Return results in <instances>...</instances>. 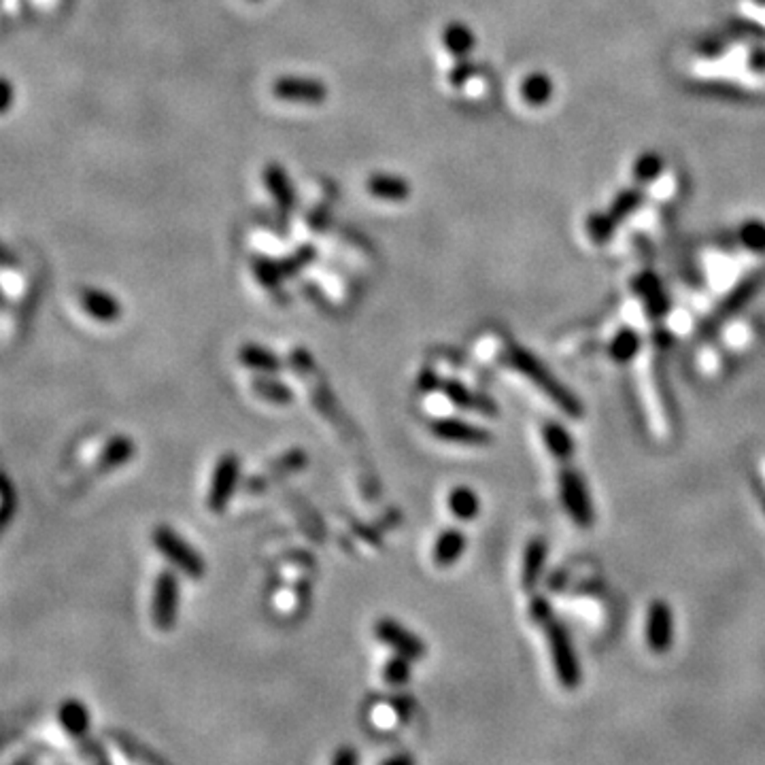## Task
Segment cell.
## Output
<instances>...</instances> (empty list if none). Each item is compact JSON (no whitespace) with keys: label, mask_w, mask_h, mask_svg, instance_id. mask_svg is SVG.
I'll return each mask as SVG.
<instances>
[{"label":"cell","mask_w":765,"mask_h":765,"mask_svg":"<svg viewBox=\"0 0 765 765\" xmlns=\"http://www.w3.org/2000/svg\"><path fill=\"white\" fill-rule=\"evenodd\" d=\"M546 640H549V651H551V662L553 670H555L557 682L564 689H578L581 687V663H578V657L574 652V646H572V638L568 630H565L564 623L551 619L549 623L544 625Z\"/></svg>","instance_id":"3"},{"label":"cell","mask_w":765,"mask_h":765,"mask_svg":"<svg viewBox=\"0 0 765 765\" xmlns=\"http://www.w3.org/2000/svg\"><path fill=\"white\" fill-rule=\"evenodd\" d=\"M81 309L88 313L92 319L101 323H113L122 315V304L113 294L98 288H85L79 294Z\"/></svg>","instance_id":"12"},{"label":"cell","mask_w":765,"mask_h":765,"mask_svg":"<svg viewBox=\"0 0 765 765\" xmlns=\"http://www.w3.org/2000/svg\"><path fill=\"white\" fill-rule=\"evenodd\" d=\"M644 638L646 646L655 655H665L672 649L674 642V614L668 602L655 600L646 611V623H644Z\"/></svg>","instance_id":"10"},{"label":"cell","mask_w":765,"mask_h":765,"mask_svg":"<svg viewBox=\"0 0 765 765\" xmlns=\"http://www.w3.org/2000/svg\"><path fill=\"white\" fill-rule=\"evenodd\" d=\"M152 543L155 551H158L177 572H181V574L198 581V578H202L204 572H207V564H204L201 553H198L181 534L172 530L171 525L155 527L152 532Z\"/></svg>","instance_id":"2"},{"label":"cell","mask_w":765,"mask_h":765,"mask_svg":"<svg viewBox=\"0 0 765 765\" xmlns=\"http://www.w3.org/2000/svg\"><path fill=\"white\" fill-rule=\"evenodd\" d=\"M262 179H264L266 190H269V194L275 198L279 209H281V211L294 209V202H296L294 188H291L288 172H285V168L281 164H277V162H270V164H266Z\"/></svg>","instance_id":"17"},{"label":"cell","mask_w":765,"mask_h":765,"mask_svg":"<svg viewBox=\"0 0 765 765\" xmlns=\"http://www.w3.org/2000/svg\"><path fill=\"white\" fill-rule=\"evenodd\" d=\"M413 659L400 655V652H394V657L387 659V663H385L383 668V681L387 682V685H404V682H408L410 674H413Z\"/></svg>","instance_id":"25"},{"label":"cell","mask_w":765,"mask_h":765,"mask_svg":"<svg viewBox=\"0 0 765 765\" xmlns=\"http://www.w3.org/2000/svg\"><path fill=\"white\" fill-rule=\"evenodd\" d=\"M527 614H530V619L534 621V623H538L543 627L553 619L551 604L544 598H534L530 602V611H527Z\"/></svg>","instance_id":"28"},{"label":"cell","mask_w":765,"mask_h":765,"mask_svg":"<svg viewBox=\"0 0 765 765\" xmlns=\"http://www.w3.org/2000/svg\"><path fill=\"white\" fill-rule=\"evenodd\" d=\"M755 487H757V497L761 500L763 508H765V487H763V485H755Z\"/></svg>","instance_id":"34"},{"label":"cell","mask_w":765,"mask_h":765,"mask_svg":"<svg viewBox=\"0 0 765 765\" xmlns=\"http://www.w3.org/2000/svg\"><path fill=\"white\" fill-rule=\"evenodd\" d=\"M413 759L410 757H397V759H387V763H410Z\"/></svg>","instance_id":"35"},{"label":"cell","mask_w":765,"mask_h":765,"mask_svg":"<svg viewBox=\"0 0 765 765\" xmlns=\"http://www.w3.org/2000/svg\"><path fill=\"white\" fill-rule=\"evenodd\" d=\"M430 432L438 440H445V443L453 445H464V446H489L494 443V436H491L489 430H485L481 426H475V423L457 419V417H438L430 423Z\"/></svg>","instance_id":"8"},{"label":"cell","mask_w":765,"mask_h":765,"mask_svg":"<svg viewBox=\"0 0 765 765\" xmlns=\"http://www.w3.org/2000/svg\"><path fill=\"white\" fill-rule=\"evenodd\" d=\"M440 391H443V396L446 397V400H449L451 404H456V407L459 408L476 410V413H481L485 417L497 415V404L491 400L489 396L476 394V391L468 389L462 381H456V378H446V381H443Z\"/></svg>","instance_id":"11"},{"label":"cell","mask_w":765,"mask_h":765,"mask_svg":"<svg viewBox=\"0 0 765 765\" xmlns=\"http://www.w3.org/2000/svg\"><path fill=\"white\" fill-rule=\"evenodd\" d=\"M640 351V336L633 332V329H623L613 338V343L608 345V356H611L617 364H627L632 362L633 358L638 356Z\"/></svg>","instance_id":"23"},{"label":"cell","mask_w":765,"mask_h":765,"mask_svg":"<svg viewBox=\"0 0 765 765\" xmlns=\"http://www.w3.org/2000/svg\"><path fill=\"white\" fill-rule=\"evenodd\" d=\"M443 43L453 55H466L475 45V36L464 24H449L443 33Z\"/></svg>","instance_id":"24"},{"label":"cell","mask_w":765,"mask_h":765,"mask_svg":"<svg viewBox=\"0 0 765 765\" xmlns=\"http://www.w3.org/2000/svg\"><path fill=\"white\" fill-rule=\"evenodd\" d=\"M134 440L130 436H123V434H117V436H111L107 443H104L101 456H98V468L104 472L122 468V466H126L130 459L134 457Z\"/></svg>","instance_id":"19"},{"label":"cell","mask_w":765,"mask_h":765,"mask_svg":"<svg viewBox=\"0 0 765 765\" xmlns=\"http://www.w3.org/2000/svg\"><path fill=\"white\" fill-rule=\"evenodd\" d=\"M559 500H562L565 513L576 525H593L595 510L581 472L574 468H564L559 472Z\"/></svg>","instance_id":"5"},{"label":"cell","mask_w":765,"mask_h":765,"mask_svg":"<svg viewBox=\"0 0 765 765\" xmlns=\"http://www.w3.org/2000/svg\"><path fill=\"white\" fill-rule=\"evenodd\" d=\"M251 389L258 397H262V400L270 404H279V407L294 402V389H291L288 383L279 381V378H275L272 375L255 377L251 381Z\"/></svg>","instance_id":"21"},{"label":"cell","mask_w":765,"mask_h":765,"mask_svg":"<svg viewBox=\"0 0 765 765\" xmlns=\"http://www.w3.org/2000/svg\"><path fill=\"white\" fill-rule=\"evenodd\" d=\"M366 191L378 201L400 202L410 196V183L400 175H387V172H375L366 179Z\"/></svg>","instance_id":"16"},{"label":"cell","mask_w":765,"mask_h":765,"mask_svg":"<svg viewBox=\"0 0 765 765\" xmlns=\"http://www.w3.org/2000/svg\"><path fill=\"white\" fill-rule=\"evenodd\" d=\"M466 546H468V538H466L462 530L449 527V530L440 532L432 549L434 564H436L438 568H451V565H456L459 559H462Z\"/></svg>","instance_id":"14"},{"label":"cell","mask_w":765,"mask_h":765,"mask_svg":"<svg viewBox=\"0 0 765 765\" xmlns=\"http://www.w3.org/2000/svg\"><path fill=\"white\" fill-rule=\"evenodd\" d=\"M239 362L249 370L260 372V375H277L283 368L281 356L258 343L242 345L239 349Z\"/></svg>","instance_id":"15"},{"label":"cell","mask_w":765,"mask_h":765,"mask_svg":"<svg viewBox=\"0 0 765 765\" xmlns=\"http://www.w3.org/2000/svg\"><path fill=\"white\" fill-rule=\"evenodd\" d=\"M375 636L378 642L389 646L394 652H400V655L413 659V662L426 657V652H427L426 642H423L417 633H413L408 627H404L400 621H396L391 617H383L377 621Z\"/></svg>","instance_id":"9"},{"label":"cell","mask_w":765,"mask_h":765,"mask_svg":"<svg viewBox=\"0 0 765 765\" xmlns=\"http://www.w3.org/2000/svg\"><path fill=\"white\" fill-rule=\"evenodd\" d=\"M546 557H549V546L544 538H532L525 544L524 559H521V587L525 591H534L543 578Z\"/></svg>","instance_id":"13"},{"label":"cell","mask_w":765,"mask_h":765,"mask_svg":"<svg viewBox=\"0 0 765 765\" xmlns=\"http://www.w3.org/2000/svg\"><path fill=\"white\" fill-rule=\"evenodd\" d=\"M446 506H449L451 515L459 521H472L478 517L481 513V497L468 485H457L449 491V497H446Z\"/></svg>","instance_id":"20"},{"label":"cell","mask_w":765,"mask_h":765,"mask_svg":"<svg viewBox=\"0 0 765 765\" xmlns=\"http://www.w3.org/2000/svg\"><path fill=\"white\" fill-rule=\"evenodd\" d=\"M253 275L258 277V281L264 285V288H270V289H277L279 285H281L285 272H283V266L279 262H272V260H266V258H260L253 262Z\"/></svg>","instance_id":"26"},{"label":"cell","mask_w":765,"mask_h":765,"mask_svg":"<svg viewBox=\"0 0 765 765\" xmlns=\"http://www.w3.org/2000/svg\"><path fill=\"white\" fill-rule=\"evenodd\" d=\"M506 362L513 366L515 370L521 372L532 385H536V387L543 391L564 415H568L570 419H581L584 415L583 402L572 394L570 387H565L562 381H557V378L553 377V372L546 368L544 364H540L534 353L521 349V347H513V349H508L506 353Z\"/></svg>","instance_id":"1"},{"label":"cell","mask_w":765,"mask_h":765,"mask_svg":"<svg viewBox=\"0 0 765 765\" xmlns=\"http://www.w3.org/2000/svg\"><path fill=\"white\" fill-rule=\"evenodd\" d=\"M181 604V583L175 570H162L155 576L152 591V621L162 632H171L177 625Z\"/></svg>","instance_id":"4"},{"label":"cell","mask_w":765,"mask_h":765,"mask_svg":"<svg viewBox=\"0 0 765 765\" xmlns=\"http://www.w3.org/2000/svg\"><path fill=\"white\" fill-rule=\"evenodd\" d=\"M58 721L62 731L74 740H81L88 736L90 731V711L83 701L79 700H66L62 701L58 711Z\"/></svg>","instance_id":"18"},{"label":"cell","mask_w":765,"mask_h":765,"mask_svg":"<svg viewBox=\"0 0 765 765\" xmlns=\"http://www.w3.org/2000/svg\"><path fill=\"white\" fill-rule=\"evenodd\" d=\"M543 440L546 445V449L553 457L557 459H570L574 456V438H572V434L565 430L564 426H559L555 421H549L543 426Z\"/></svg>","instance_id":"22"},{"label":"cell","mask_w":765,"mask_h":765,"mask_svg":"<svg viewBox=\"0 0 765 765\" xmlns=\"http://www.w3.org/2000/svg\"><path fill=\"white\" fill-rule=\"evenodd\" d=\"M440 385H443V381L438 378L436 370H432V368L421 370V375H419V391H421V394H430V391H434V389H440Z\"/></svg>","instance_id":"29"},{"label":"cell","mask_w":765,"mask_h":765,"mask_svg":"<svg viewBox=\"0 0 765 765\" xmlns=\"http://www.w3.org/2000/svg\"><path fill=\"white\" fill-rule=\"evenodd\" d=\"M358 752L356 750H351V749H340L338 752H336L334 755V765H353V763H358Z\"/></svg>","instance_id":"32"},{"label":"cell","mask_w":765,"mask_h":765,"mask_svg":"<svg viewBox=\"0 0 765 765\" xmlns=\"http://www.w3.org/2000/svg\"><path fill=\"white\" fill-rule=\"evenodd\" d=\"M240 481V459L234 453H223L217 459L213 475H211L207 506L211 513L221 515L228 508L230 500L234 497L236 485Z\"/></svg>","instance_id":"6"},{"label":"cell","mask_w":765,"mask_h":765,"mask_svg":"<svg viewBox=\"0 0 765 765\" xmlns=\"http://www.w3.org/2000/svg\"><path fill=\"white\" fill-rule=\"evenodd\" d=\"M472 73H475L472 64H468V62H459V64L449 73V81H451L453 88H462Z\"/></svg>","instance_id":"30"},{"label":"cell","mask_w":765,"mask_h":765,"mask_svg":"<svg viewBox=\"0 0 765 765\" xmlns=\"http://www.w3.org/2000/svg\"><path fill=\"white\" fill-rule=\"evenodd\" d=\"M272 96L296 104H321L328 98V85L315 77L302 74H283L272 81Z\"/></svg>","instance_id":"7"},{"label":"cell","mask_w":765,"mask_h":765,"mask_svg":"<svg viewBox=\"0 0 765 765\" xmlns=\"http://www.w3.org/2000/svg\"><path fill=\"white\" fill-rule=\"evenodd\" d=\"M313 258H315V249H313V247H302V249H298V251H296L294 255H291V258L288 260V262H281L285 277H288V275H296L298 270L304 269V266L313 262Z\"/></svg>","instance_id":"27"},{"label":"cell","mask_w":765,"mask_h":765,"mask_svg":"<svg viewBox=\"0 0 765 765\" xmlns=\"http://www.w3.org/2000/svg\"><path fill=\"white\" fill-rule=\"evenodd\" d=\"M11 104V83L7 79L3 81V111H7Z\"/></svg>","instance_id":"33"},{"label":"cell","mask_w":765,"mask_h":765,"mask_svg":"<svg viewBox=\"0 0 765 765\" xmlns=\"http://www.w3.org/2000/svg\"><path fill=\"white\" fill-rule=\"evenodd\" d=\"M14 491H11V483L9 478L5 476L3 478V525L9 524L11 519V513H14Z\"/></svg>","instance_id":"31"}]
</instances>
